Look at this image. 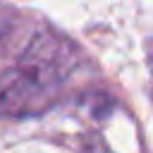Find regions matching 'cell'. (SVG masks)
I'll return each mask as SVG.
<instances>
[{
  "mask_svg": "<svg viewBox=\"0 0 153 153\" xmlns=\"http://www.w3.org/2000/svg\"><path fill=\"white\" fill-rule=\"evenodd\" d=\"M76 65L79 50L72 41L55 31H38L0 81V117H24L48 110Z\"/></svg>",
  "mask_w": 153,
  "mask_h": 153,
  "instance_id": "obj_1",
  "label": "cell"
}]
</instances>
